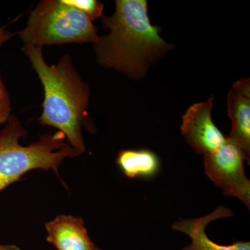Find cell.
I'll use <instances>...</instances> for the list:
<instances>
[{"instance_id":"obj_1","label":"cell","mask_w":250,"mask_h":250,"mask_svg":"<svg viewBox=\"0 0 250 250\" xmlns=\"http://www.w3.org/2000/svg\"><path fill=\"white\" fill-rule=\"evenodd\" d=\"M101 18L103 27L110 30L93 44L102 66L141 79L152 64L173 48L161 37V28L151 23L146 0H116L113 16Z\"/></svg>"},{"instance_id":"obj_2","label":"cell","mask_w":250,"mask_h":250,"mask_svg":"<svg viewBox=\"0 0 250 250\" xmlns=\"http://www.w3.org/2000/svg\"><path fill=\"white\" fill-rule=\"evenodd\" d=\"M22 51L43 87L40 124L57 128L69 145L82 154L85 151L82 126L89 104V87L81 78L69 54L49 65L44 59L42 47L23 46Z\"/></svg>"},{"instance_id":"obj_3","label":"cell","mask_w":250,"mask_h":250,"mask_svg":"<svg viewBox=\"0 0 250 250\" xmlns=\"http://www.w3.org/2000/svg\"><path fill=\"white\" fill-rule=\"evenodd\" d=\"M27 134L21 122L14 116L0 130V192L31 170H52L58 174L64 159L80 154L65 142V136L60 131L43 135L30 146H22L20 139Z\"/></svg>"},{"instance_id":"obj_4","label":"cell","mask_w":250,"mask_h":250,"mask_svg":"<svg viewBox=\"0 0 250 250\" xmlns=\"http://www.w3.org/2000/svg\"><path fill=\"white\" fill-rule=\"evenodd\" d=\"M24 47L67 43H96L98 28L63 0H42L30 11L27 24L18 33Z\"/></svg>"},{"instance_id":"obj_5","label":"cell","mask_w":250,"mask_h":250,"mask_svg":"<svg viewBox=\"0 0 250 250\" xmlns=\"http://www.w3.org/2000/svg\"><path fill=\"white\" fill-rule=\"evenodd\" d=\"M206 174L228 196L239 199L250 208V182L245 173L246 158L227 139L221 147L205 154Z\"/></svg>"},{"instance_id":"obj_6","label":"cell","mask_w":250,"mask_h":250,"mask_svg":"<svg viewBox=\"0 0 250 250\" xmlns=\"http://www.w3.org/2000/svg\"><path fill=\"white\" fill-rule=\"evenodd\" d=\"M213 96L206 102L195 103L182 117L181 131L187 142L200 154H208L221 147L227 137L211 118Z\"/></svg>"},{"instance_id":"obj_7","label":"cell","mask_w":250,"mask_h":250,"mask_svg":"<svg viewBox=\"0 0 250 250\" xmlns=\"http://www.w3.org/2000/svg\"><path fill=\"white\" fill-rule=\"evenodd\" d=\"M228 113L231 130L227 139L239 148L250 164V79H241L233 83L228 94Z\"/></svg>"},{"instance_id":"obj_8","label":"cell","mask_w":250,"mask_h":250,"mask_svg":"<svg viewBox=\"0 0 250 250\" xmlns=\"http://www.w3.org/2000/svg\"><path fill=\"white\" fill-rule=\"evenodd\" d=\"M233 215V212L229 208L220 206L210 214L202 218L182 219L175 222L172 225V229L175 231L187 233L191 238V244L182 250H250V242H236L229 246H221L212 241L206 233V228L213 220Z\"/></svg>"},{"instance_id":"obj_9","label":"cell","mask_w":250,"mask_h":250,"mask_svg":"<svg viewBox=\"0 0 250 250\" xmlns=\"http://www.w3.org/2000/svg\"><path fill=\"white\" fill-rule=\"evenodd\" d=\"M47 241L58 250H94V245L83 220L72 215H60L45 224Z\"/></svg>"},{"instance_id":"obj_10","label":"cell","mask_w":250,"mask_h":250,"mask_svg":"<svg viewBox=\"0 0 250 250\" xmlns=\"http://www.w3.org/2000/svg\"><path fill=\"white\" fill-rule=\"evenodd\" d=\"M116 163L122 172L129 178H150L160 170L161 163L155 153L149 149H122Z\"/></svg>"},{"instance_id":"obj_11","label":"cell","mask_w":250,"mask_h":250,"mask_svg":"<svg viewBox=\"0 0 250 250\" xmlns=\"http://www.w3.org/2000/svg\"><path fill=\"white\" fill-rule=\"evenodd\" d=\"M63 1L83 13L92 22L103 17L104 5L97 0H63Z\"/></svg>"},{"instance_id":"obj_12","label":"cell","mask_w":250,"mask_h":250,"mask_svg":"<svg viewBox=\"0 0 250 250\" xmlns=\"http://www.w3.org/2000/svg\"><path fill=\"white\" fill-rule=\"evenodd\" d=\"M11 102L9 92L1 78L0 67V126L6 123L11 116Z\"/></svg>"},{"instance_id":"obj_13","label":"cell","mask_w":250,"mask_h":250,"mask_svg":"<svg viewBox=\"0 0 250 250\" xmlns=\"http://www.w3.org/2000/svg\"><path fill=\"white\" fill-rule=\"evenodd\" d=\"M15 35H16V34H14V33L9 32V31H4L2 33H1V34H0V47H1V46H2V45H4L6 41H9L11 38L14 37Z\"/></svg>"},{"instance_id":"obj_14","label":"cell","mask_w":250,"mask_h":250,"mask_svg":"<svg viewBox=\"0 0 250 250\" xmlns=\"http://www.w3.org/2000/svg\"><path fill=\"white\" fill-rule=\"evenodd\" d=\"M3 250H20V249L18 247L12 246V245H9V248Z\"/></svg>"},{"instance_id":"obj_15","label":"cell","mask_w":250,"mask_h":250,"mask_svg":"<svg viewBox=\"0 0 250 250\" xmlns=\"http://www.w3.org/2000/svg\"><path fill=\"white\" fill-rule=\"evenodd\" d=\"M9 245L8 246H3V245H0V250H3L6 249V248H9Z\"/></svg>"},{"instance_id":"obj_16","label":"cell","mask_w":250,"mask_h":250,"mask_svg":"<svg viewBox=\"0 0 250 250\" xmlns=\"http://www.w3.org/2000/svg\"><path fill=\"white\" fill-rule=\"evenodd\" d=\"M5 27H6V26H4V27L0 28V34H1V33H2L3 31H5Z\"/></svg>"},{"instance_id":"obj_17","label":"cell","mask_w":250,"mask_h":250,"mask_svg":"<svg viewBox=\"0 0 250 250\" xmlns=\"http://www.w3.org/2000/svg\"><path fill=\"white\" fill-rule=\"evenodd\" d=\"M94 250H103L100 249V248H98V247H97V248H95V249Z\"/></svg>"}]
</instances>
